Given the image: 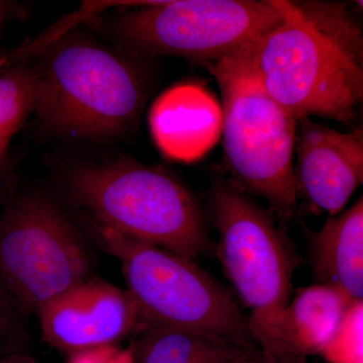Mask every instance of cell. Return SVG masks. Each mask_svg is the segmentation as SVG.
I'll use <instances>...</instances> for the list:
<instances>
[{"instance_id":"cell-1","label":"cell","mask_w":363,"mask_h":363,"mask_svg":"<svg viewBox=\"0 0 363 363\" xmlns=\"http://www.w3.org/2000/svg\"><path fill=\"white\" fill-rule=\"evenodd\" d=\"M248 55L267 94L296 121L354 123L363 100V35L350 4L283 0V18Z\"/></svg>"},{"instance_id":"cell-2","label":"cell","mask_w":363,"mask_h":363,"mask_svg":"<svg viewBox=\"0 0 363 363\" xmlns=\"http://www.w3.org/2000/svg\"><path fill=\"white\" fill-rule=\"evenodd\" d=\"M204 214L218 233L217 257L227 278L250 311L255 342L277 363H298L284 333L294 272L301 264L292 240L272 212L221 176L212 180Z\"/></svg>"},{"instance_id":"cell-3","label":"cell","mask_w":363,"mask_h":363,"mask_svg":"<svg viewBox=\"0 0 363 363\" xmlns=\"http://www.w3.org/2000/svg\"><path fill=\"white\" fill-rule=\"evenodd\" d=\"M66 183L96 225L189 260L211 250L199 202L166 169L128 159L83 162L69 171Z\"/></svg>"},{"instance_id":"cell-4","label":"cell","mask_w":363,"mask_h":363,"mask_svg":"<svg viewBox=\"0 0 363 363\" xmlns=\"http://www.w3.org/2000/svg\"><path fill=\"white\" fill-rule=\"evenodd\" d=\"M252 45L204 64L221 92L224 162L235 185L264 198L281 220L292 221L297 215L294 155L298 121L255 77L248 55Z\"/></svg>"},{"instance_id":"cell-5","label":"cell","mask_w":363,"mask_h":363,"mask_svg":"<svg viewBox=\"0 0 363 363\" xmlns=\"http://www.w3.org/2000/svg\"><path fill=\"white\" fill-rule=\"evenodd\" d=\"M97 240L119 260L140 311V328L166 326L257 346L247 315L209 272L156 245L94 224Z\"/></svg>"},{"instance_id":"cell-6","label":"cell","mask_w":363,"mask_h":363,"mask_svg":"<svg viewBox=\"0 0 363 363\" xmlns=\"http://www.w3.org/2000/svg\"><path fill=\"white\" fill-rule=\"evenodd\" d=\"M35 69V112L58 133L83 138L121 135L135 123L145 104V87L135 69L87 40L54 45Z\"/></svg>"},{"instance_id":"cell-7","label":"cell","mask_w":363,"mask_h":363,"mask_svg":"<svg viewBox=\"0 0 363 363\" xmlns=\"http://www.w3.org/2000/svg\"><path fill=\"white\" fill-rule=\"evenodd\" d=\"M84 235L50 198L25 194L0 217V281L23 314L92 277Z\"/></svg>"},{"instance_id":"cell-8","label":"cell","mask_w":363,"mask_h":363,"mask_svg":"<svg viewBox=\"0 0 363 363\" xmlns=\"http://www.w3.org/2000/svg\"><path fill=\"white\" fill-rule=\"evenodd\" d=\"M281 18L283 0H174L125 13L116 28L138 49L204 65L255 44Z\"/></svg>"},{"instance_id":"cell-9","label":"cell","mask_w":363,"mask_h":363,"mask_svg":"<svg viewBox=\"0 0 363 363\" xmlns=\"http://www.w3.org/2000/svg\"><path fill=\"white\" fill-rule=\"evenodd\" d=\"M45 340L71 353L116 344L140 328V311L128 290L90 277L37 313Z\"/></svg>"},{"instance_id":"cell-10","label":"cell","mask_w":363,"mask_h":363,"mask_svg":"<svg viewBox=\"0 0 363 363\" xmlns=\"http://www.w3.org/2000/svg\"><path fill=\"white\" fill-rule=\"evenodd\" d=\"M294 180L298 198L336 216L363 183V130L341 133L311 118L298 121Z\"/></svg>"},{"instance_id":"cell-11","label":"cell","mask_w":363,"mask_h":363,"mask_svg":"<svg viewBox=\"0 0 363 363\" xmlns=\"http://www.w3.org/2000/svg\"><path fill=\"white\" fill-rule=\"evenodd\" d=\"M149 124L164 156L175 161H196L221 138V105L202 86H174L152 104Z\"/></svg>"},{"instance_id":"cell-12","label":"cell","mask_w":363,"mask_h":363,"mask_svg":"<svg viewBox=\"0 0 363 363\" xmlns=\"http://www.w3.org/2000/svg\"><path fill=\"white\" fill-rule=\"evenodd\" d=\"M310 266L318 285L329 286L358 302L363 298V198L319 231L302 222Z\"/></svg>"},{"instance_id":"cell-13","label":"cell","mask_w":363,"mask_h":363,"mask_svg":"<svg viewBox=\"0 0 363 363\" xmlns=\"http://www.w3.org/2000/svg\"><path fill=\"white\" fill-rule=\"evenodd\" d=\"M354 303L335 289L318 284L296 293L284 315V333L298 363L326 351Z\"/></svg>"},{"instance_id":"cell-14","label":"cell","mask_w":363,"mask_h":363,"mask_svg":"<svg viewBox=\"0 0 363 363\" xmlns=\"http://www.w3.org/2000/svg\"><path fill=\"white\" fill-rule=\"evenodd\" d=\"M140 333L131 347L135 363H235L260 350L174 327H145Z\"/></svg>"},{"instance_id":"cell-15","label":"cell","mask_w":363,"mask_h":363,"mask_svg":"<svg viewBox=\"0 0 363 363\" xmlns=\"http://www.w3.org/2000/svg\"><path fill=\"white\" fill-rule=\"evenodd\" d=\"M38 76L35 68L18 66L0 75V159L23 121L35 111Z\"/></svg>"},{"instance_id":"cell-16","label":"cell","mask_w":363,"mask_h":363,"mask_svg":"<svg viewBox=\"0 0 363 363\" xmlns=\"http://www.w3.org/2000/svg\"><path fill=\"white\" fill-rule=\"evenodd\" d=\"M26 317L14 298L0 281V355L16 353L23 337V320Z\"/></svg>"},{"instance_id":"cell-17","label":"cell","mask_w":363,"mask_h":363,"mask_svg":"<svg viewBox=\"0 0 363 363\" xmlns=\"http://www.w3.org/2000/svg\"><path fill=\"white\" fill-rule=\"evenodd\" d=\"M68 355V363H135L131 348L123 350L116 344L98 346Z\"/></svg>"},{"instance_id":"cell-18","label":"cell","mask_w":363,"mask_h":363,"mask_svg":"<svg viewBox=\"0 0 363 363\" xmlns=\"http://www.w3.org/2000/svg\"><path fill=\"white\" fill-rule=\"evenodd\" d=\"M235 363H277L262 350L255 351L247 357L241 358Z\"/></svg>"},{"instance_id":"cell-19","label":"cell","mask_w":363,"mask_h":363,"mask_svg":"<svg viewBox=\"0 0 363 363\" xmlns=\"http://www.w3.org/2000/svg\"><path fill=\"white\" fill-rule=\"evenodd\" d=\"M0 363H37L30 355L16 352L0 357Z\"/></svg>"},{"instance_id":"cell-20","label":"cell","mask_w":363,"mask_h":363,"mask_svg":"<svg viewBox=\"0 0 363 363\" xmlns=\"http://www.w3.org/2000/svg\"><path fill=\"white\" fill-rule=\"evenodd\" d=\"M4 159H0V182H1L2 164H4Z\"/></svg>"}]
</instances>
